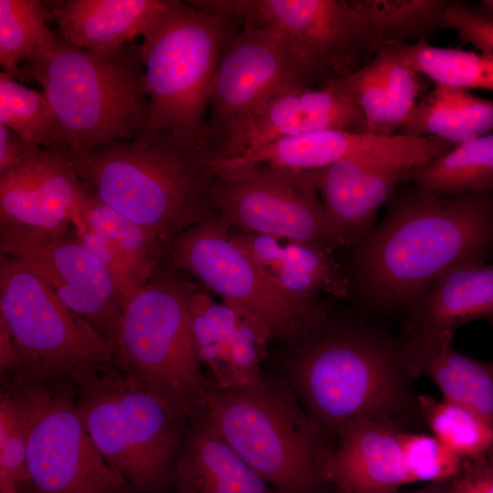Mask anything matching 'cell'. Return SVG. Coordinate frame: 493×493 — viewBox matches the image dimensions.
Wrapping results in <instances>:
<instances>
[{
  "instance_id": "6da1fadb",
  "label": "cell",
  "mask_w": 493,
  "mask_h": 493,
  "mask_svg": "<svg viewBox=\"0 0 493 493\" xmlns=\"http://www.w3.org/2000/svg\"><path fill=\"white\" fill-rule=\"evenodd\" d=\"M276 372L332 444L347 424L394 421L425 427L415 380L398 336L356 320L328 315L302 336L285 342Z\"/></svg>"
},
{
  "instance_id": "7a4b0ae2",
  "label": "cell",
  "mask_w": 493,
  "mask_h": 493,
  "mask_svg": "<svg viewBox=\"0 0 493 493\" xmlns=\"http://www.w3.org/2000/svg\"><path fill=\"white\" fill-rule=\"evenodd\" d=\"M355 258L362 293L378 312L407 309L445 273L493 257V191L436 197L396 188Z\"/></svg>"
},
{
  "instance_id": "3957f363",
  "label": "cell",
  "mask_w": 493,
  "mask_h": 493,
  "mask_svg": "<svg viewBox=\"0 0 493 493\" xmlns=\"http://www.w3.org/2000/svg\"><path fill=\"white\" fill-rule=\"evenodd\" d=\"M68 156L100 201L142 226L167 253L173 240L212 213L218 174L211 146L146 130Z\"/></svg>"
},
{
  "instance_id": "277c9868",
  "label": "cell",
  "mask_w": 493,
  "mask_h": 493,
  "mask_svg": "<svg viewBox=\"0 0 493 493\" xmlns=\"http://www.w3.org/2000/svg\"><path fill=\"white\" fill-rule=\"evenodd\" d=\"M141 46L91 52L54 37L26 59L21 79L37 82L57 121L58 150L81 154L134 139L149 120Z\"/></svg>"
},
{
  "instance_id": "5b68a950",
  "label": "cell",
  "mask_w": 493,
  "mask_h": 493,
  "mask_svg": "<svg viewBox=\"0 0 493 493\" xmlns=\"http://www.w3.org/2000/svg\"><path fill=\"white\" fill-rule=\"evenodd\" d=\"M199 410L264 480L282 493H322L332 449L287 382L263 372L250 383L209 390Z\"/></svg>"
},
{
  "instance_id": "8992f818",
  "label": "cell",
  "mask_w": 493,
  "mask_h": 493,
  "mask_svg": "<svg viewBox=\"0 0 493 493\" xmlns=\"http://www.w3.org/2000/svg\"><path fill=\"white\" fill-rule=\"evenodd\" d=\"M76 412L93 445L134 493H164L190 418L129 378L114 362L70 375Z\"/></svg>"
},
{
  "instance_id": "52a82bcc",
  "label": "cell",
  "mask_w": 493,
  "mask_h": 493,
  "mask_svg": "<svg viewBox=\"0 0 493 493\" xmlns=\"http://www.w3.org/2000/svg\"><path fill=\"white\" fill-rule=\"evenodd\" d=\"M240 23L202 0H173L142 34L148 131L209 146V92L219 59Z\"/></svg>"
},
{
  "instance_id": "ba28073f",
  "label": "cell",
  "mask_w": 493,
  "mask_h": 493,
  "mask_svg": "<svg viewBox=\"0 0 493 493\" xmlns=\"http://www.w3.org/2000/svg\"><path fill=\"white\" fill-rule=\"evenodd\" d=\"M194 291L172 265L160 267L123 305L114 362L142 388L188 418L213 386L193 340Z\"/></svg>"
},
{
  "instance_id": "9c48e42d",
  "label": "cell",
  "mask_w": 493,
  "mask_h": 493,
  "mask_svg": "<svg viewBox=\"0 0 493 493\" xmlns=\"http://www.w3.org/2000/svg\"><path fill=\"white\" fill-rule=\"evenodd\" d=\"M211 213L171 243V265L195 276L225 303L260 326L270 340L291 341L329 313L315 298L291 293L273 281Z\"/></svg>"
},
{
  "instance_id": "30bf717a",
  "label": "cell",
  "mask_w": 493,
  "mask_h": 493,
  "mask_svg": "<svg viewBox=\"0 0 493 493\" xmlns=\"http://www.w3.org/2000/svg\"><path fill=\"white\" fill-rule=\"evenodd\" d=\"M0 318L16 354L15 372L47 380L115 362L114 349L71 312L39 274L5 255L0 257Z\"/></svg>"
},
{
  "instance_id": "8fae6325",
  "label": "cell",
  "mask_w": 493,
  "mask_h": 493,
  "mask_svg": "<svg viewBox=\"0 0 493 493\" xmlns=\"http://www.w3.org/2000/svg\"><path fill=\"white\" fill-rule=\"evenodd\" d=\"M270 32L326 82L368 65L383 47L352 0H204Z\"/></svg>"
},
{
  "instance_id": "7c38bea8",
  "label": "cell",
  "mask_w": 493,
  "mask_h": 493,
  "mask_svg": "<svg viewBox=\"0 0 493 493\" xmlns=\"http://www.w3.org/2000/svg\"><path fill=\"white\" fill-rule=\"evenodd\" d=\"M212 213L244 234L339 246L317 185V172L266 163L218 167L212 186Z\"/></svg>"
},
{
  "instance_id": "4fadbf2b",
  "label": "cell",
  "mask_w": 493,
  "mask_h": 493,
  "mask_svg": "<svg viewBox=\"0 0 493 493\" xmlns=\"http://www.w3.org/2000/svg\"><path fill=\"white\" fill-rule=\"evenodd\" d=\"M31 409L26 493H134L99 453L76 412L71 377L21 373Z\"/></svg>"
},
{
  "instance_id": "5bb4252c",
  "label": "cell",
  "mask_w": 493,
  "mask_h": 493,
  "mask_svg": "<svg viewBox=\"0 0 493 493\" xmlns=\"http://www.w3.org/2000/svg\"><path fill=\"white\" fill-rule=\"evenodd\" d=\"M89 195L67 152L32 144L17 166L0 174V245L68 235Z\"/></svg>"
},
{
  "instance_id": "9a60e30c",
  "label": "cell",
  "mask_w": 493,
  "mask_h": 493,
  "mask_svg": "<svg viewBox=\"0 0 493 493\" xmlns=\"http://www.w3.org/2000/svg\"><path fill=\"white\" fill-rule=\"evenodd\" d=\"M326 83L278 37L240 24L226 46L212 80L205 142L284 89Z\"/></svg>"
},
{
  "instance_id": "2e32d148",
  "label": "cell",
  "mask_w": 493,
  "mask_h": 493,
  "mask_svg": "<svg viewBox=\"0 0 493 493\" xmlns=\"http://www.w3.org/2000/svg\"><path fill=\"white\" fill-rule=\"evenodd\" d=\"M361 109L329 81L280 91L207 139L218 158L239 157L278 139L325 130L362 132Z\"/></svg>"
},
{
  "instance_id": "e0dca14e",
  "label": "cell",
  "mask_w": 493,
  "mask_h": 493,
  "mask_svg": "<svg viewBox=\"0 0 493 493\" xmlns=\"http://www.w3.org/2000/svg\"><path fill=\"white\" fill-rule=\"evenodd\" d=\"M0 250L32 267L71 312L108 342L117 341L123 306L114 281L73 234L46 243L0 245Z\"/></svg>"
},
{
  "instance_id": "ac0fdd59",
  "label": "cell",
  "mask_w": 493,
  "mask_h": 493,
  "mask_svg": "<svg viewBox=\"0 0 493 493\" xmlns=\"http://www.w3.org/2000/svg\"><path fill=\"white\" fill-rule=\"evenodd\" d=\"M455 147L435 137L380 136L348 130H325L278 139L219 166L266 163L310 171L342 160L404 162L414 165L438 158Z\"/></svg>"
},
{
  "instance_id": "d6986e66",
  "label": "cell",
  "mask_w": 493,
  "mask_h": 493,
  "mask_svg": "<svg viewBox=\"0 0 493 493\" xmlns=\"http://www.w3.org/2000/svg\"><path fill=\"white\" fill-rule=\"evenodd\" d=\"M477 320L493 324V263L463 265L441 276L407 309L397 336L404 353L440 349Z\"/></svg>"
},
{
  "instance_id": "ffe728a7",
  "label": "cell",
  "mask_w": 493,
  "mask_h": 493,
  "mask_svg": "<svg viewBox=\"0 0 493 493\" xmlns=\"http://www.w3.org/2000/svg\"><path fill=\"white\" fill-rule=\"evenodd\" d=\"M404 430L394 421L344 425L323 467L327 483L337 493H391L414 483L403 452Z\"/></svg>"
},
{
  "instance_id": "44dd1931",
  "label": "cell",
  "mask_w": 493,
  "mask_h": 493,
  "mask_svg": "<svg viewBox=\"0 0 493 493\" xmlns=\"http://www.w3.org/2000/svg\"><path fill=\"white\" fill-rule=\"evenodd\" d=\"M404 162L342 160L317 169V185L340 245H361L374 230L379 208L408 179Z\"/></svg>"
},
{
  "instance_id": "7402d4cb",
  "label": "cell",
  "mask_w": 493,
  "mask_h": 493,
  "mask_svg": "<svg viewBox=\"0 0 493 493\" xmlns=\"http://www.w3.org/2000/svg\"><path fill=\"white\" fill-rule=\"evenodd\" d=\"M191 324L198 359L210 371L214 386H241L260 372L265 345L270 338L247 316L195 290Z\"/></svg>"
},
{
  "instance_id": "603a6c76",
  "label": "cell",
  "mask_w": 493,
  "mask_h": 493,
  "mask_svg": "<svg viewBox=\"0 0 493 493\" xmlns=\"http://www.w3.org/2000/svg\"><path fill=\"white\" fill-rule=\"evenodd\" d=\"M173 0L42 1L55 32L68 44L108 52L134 42Z\"/></svg>"
},
{
  "instance_id": "cb8c5ba5",
  "label": "cell",
  "mask_w": 493,
  "mask_h": 493,
  "mask_svg": "<svg viewBox=\"0 0 493 493\" xmlns=\"http://www.w3.org/2000/svg\"><path fill=\"white\" fill-rule=\"evenodd\" d=\"M171 486L175 493H282L245 462L199 410L190 416Z\"/></svg>"
},
{
  "instance_id": "d4e9b609",
  "label": "cell",
  "mask_w": 493,
  "mask_h": 493,
  "mask_svg": "<svg viewBox=\"0 0 493 493\" xmlns=\"http://www.w3.org/2000/svg\"><path fill=\"white\" fill-rule=\"evenodd\" d=\"M233 238L273 281L291 293L309 298L318 292L348 295V281L330 248L262 235L241 233Z\"/></svg>"
},
{
  "instance_id": "484cf974",
  "label": "cell",
  "mask_w": 493,
  "mask_h": 493,
  "mask_svg": "<svg viewBox=\"0 0 493 493\" xmlns=\"http://www.w3.org/2000/svg\"><path fill=\"white\" fill-rule=\"evenodd\" d=\"M493 133V100L435 84L394 135L435 137L457 145Z\"/></svg>"
},
{
  "instance_id": "4316f807",
  "label": "cell",
  "mask_w": 493,
  "mask_h": 493,
  "mask_svg": "<svg viewBox=\"0 0 493 493\" xmlns=\"http://www.w3.org/2000/svg\"><path fill=\"white\" fill-rule=\"evenodd\" d=\"M403 356L414 379L430 378L443 399L476 411L493 425V361L474 359L452 345Z\"/></svg>"
},
{
  "instance_id": "83f0119b",
  "label": "cell",
  "mask_w": 493,
  "mask_h": 493,
  "mask_svg": "<svg viewBox=\"0 0 493 493\" xmlns=\"http://www.w3.org/2000/svg\"><path fill=\"white\" fill-rule=\"evenodd\" d=\"M407 181L436 197L493 191V133L456 145L411 168Z\"/></svg>"
},
{
  "instance_id": "f1b7e54d",
  "label": "cell",
  "mask_w": 493,
  "mask_h": 493,
  "mask_svg": "<svg viewBox=\"0 0 493 493\" xmlns=\"http://www.w3.org/2000/svg\"><path fill=\"white\" fill-rule=\"evenodd\" d=\"M81 218L112 247L139 287L153 277L166 252L142 226L103 204L90 191Z\"/></svg>"
},
{
  "instance_id": "f546056e",
  "label": "cell",
  "mask_w": 493,
  "mask_h": 493,
  "mask_svg": "<svg viewBox=\"0 0 493 493\" xmlns=\"http://www.w3.org/2000/svg\"><path fill=\"white\" fill-rule=\"evenodd\" d=\"M383 46L435 84L493 91V59L481 52L435 47L427 40Z\"/></svg>"
},
{
  "instance_id": "4dcf8cb0",
  "label": "cell",
  "mask_w": 493,
  "mask_h": 493,
  "mask_svg": "<svg viewBox=\"0 0 493 493\" xmlns=\"http://www.w3.org/2000/svg\"><path fill=\"white\" fill-rule=\"evenodd\" d=\"M32 419L28 394L19 372L1 376L0 491L24 490Z\"/></svg>"
},
{
  "instance_id": "1f68e13d",
  "label": "cell",
  "mask_w": 493,
  "mask_h": 493,
  "mask_svg": "<svg viewBox=\"0 0 493 493\" xmlns=\"http://www.w3.org/2000/svg\"><path fill=\"white\" fill-rule=\"evenodd\" d=\"M383 45L427 40L451 0H352Z\"/></svg>"
},
{
  "instance_id": "d6a6232c",
  "label": "cell",
  "mask_w": 493,
  "mask_h": 493,
  "mask_svg": "<svg viewBox=\"0 0 493 493\" xmlns=\"http://www.w3.org/2000/svg\"><path fill=\"white\" fill-rule=\"evenodd\" d=\"M425 427L462 460L493 453V425L462 404L419 395Z\"/></svg>"
},
{
  "instance_id": "836d02e7",
  "label": "cell",
  "mask_w": 493,
  "mask_h": 493,
  "mask_svg": "<svg viewBox=\"0 0 493 493\" xmlns=\"http://www.w3.org/2000/svg\"><path fill=\"white\" fill-rule=\"evenodd\" d=\"M38 0H0V65L20 82L24 62L55 36Z\"/></svg>"
},
{
  "instance_id": "e575fe53",
  "label": "cell",
  "mask_w": 493,
  "mask_h": 493,
  "mask_svg": "<svg viewBox=\"0 0 493 493\" xmlns=\"http://www.w3.org/2000/svg\"><path fill=\"white\" fill-rule=\"evenodd\" d=\"M0 123L27 143L58 150L57 121L42 90L30 89L3 71L0 73Z\"/></svg>"
},
{
  "instance_id": "d590c367",
  "label": "cell",
  "mask_w": 493,
  "mask_h": 493,
  "mask_svg": "<svg viewBox=\"0 0 493 493\" xmlns=\"http://www.w3.org/2000/svg\"><path fill=\"white\" fill-rule=\"evenodd\" d=\"M339 92L362 111V132L386 136L385 93L379 53L364 68L342 79L330 80Z\"/></svg>"
},
{
  "instance_id": "8d00e7d4",
  "label": "cell",
  "mask_w": 493,
  "mask_h": 493,
  "mask_svg": "<svg viewBox=\"0 0 493 493\" xmlns=\"http://www.w3.org/2000/svg\"><path fill=\"white\" fill-rule=\"evenodd\" d=\"M379 56L385 93V133L393 136L405 124L417 103L419 73L385 46Z\"/></svg>"
},
{
  "instance_id": "74e56055",
  "label": "cell",
  "mask_w": 493,
  "mask_h": 493,
  "mask_svg": "<svg viewBox=\"0 0 493 493\" xmlns=\"http://www.w3.org/2000/svg\"><path fill=\"white\" fill-rule=\"evenodd\" d=\"M401 440L414 482L448 480L460 470L463 460L433 435L404 430Z\"/></svg>"
},
{
  "instance_id": "f35d334b",
  "label": "cell",
  "mask_w": 493,
  "mask_h": 493,
  "mask_svg": "<svg viewBox=\"0 0 493 493\" xmlns=\"http://www.w3.org/2000/svg\"><path fill=\"white\" fill-rule=\"evenodd\" d=\"M450 28L459 38L493 59V14L474 11L461 1H452L442 17V29Z\"/></svg>"
},
{
  "instance_id": "ab89813d",
  "label": "cell",
  "mask_w": 493,
  "mask_h": 493,
  "mask_svg": "<svg viewBox=\"0 0 493 493\" xmlns=\"http://www.w3.org/2000/svg\"><path fill=\"white\" fill-rule=\"evenodd\" d=\"M71 231L80 245L97 258L110 274L123 306L139 288L126 265L107 241L91 229L82 218L74 224Z\"/></svg>"
},
{
  "instance_id": "60d3db41",
  "label": "cell",
  "mask_w": 493,
  "mask_h": 493,
  "mask_svg": "<svg viewBox=\"0 0 493 493\" xmlns=\"http://www.w3.org/2000/svg\"><path fill=\"white\" fill-rule=\"evenodd\" d=\"M451 493H493V454L464 459Z\"/></svg>"
},
{
  "instance_id": "b9f144b4",
  "label": "cell",
  "mask_w": 493,
  "mask_h": 493,
  "mask_svg": "<svg viewBox=\"0 0 493 493\" xmlns=\"http://www.w3.org/2000/svg\"><path fill=\"white\" fill-rule=\"evenodd\" d=\"M31 145L0 123V174L17 166L26 156Z\"/></svg>"
},
{
  "instance_id": "7bdbcfd3",
  "label": "cell",
  "mask_w": 493,
  "mask_h": 493,
  "mask_svg": "<svg viewBox=\"0 0 493 493\" xmlns=\"http://www.w3.org/2000/svg\"><path fill=\"white\" fill-rule=\"evenodd\" d=\"M452 478L441 482L428 483L427 485L413 490H395L391 493H451Z\"/></svg>"
},
{
  "instance_id": "ee69618b",
  "label": "cell",
  "mask_w": 493,
  "mask_h": 493,
  "mask_svg": "<svg viewBox=\"0 0 493 493\" xmlns=\"http://www.w3.org/2000/svg\"><path fill=\"white\" fill-rule=\"evenodd\" d=\"M480 6L483 7V11L481 13L493 14V0L481 1Z\"/></svg>"
},
{
  "instance_id": "f6af8a7d",
  "label": "cell",
  "mask_w": 493,
  "mask_h": 493,
  "mask_svg": "<svg viewBox=\"0 0 493 493\" xmlns=\"http://www.w3.org/2000/svg\"><path fill=\"white\" fill-rule=\"evenodd\" d=\"M322 493H337V492L330 486H329L328 488Z\"/></svg>"
},
{
  "instance_id": "bcb514c9",
  "label": "cell",
  "mask_w": 493,
  "mask_h": 493,
  "mask_svg": "<svg viewBox=\"0 0 493 493\" xmlns=\"http://www.w3.org/2000/svg\"><path fill=\"white\" fill-rule=\"evenodd\" d=\"M0 493H26L23 490L0 491Z\"/></svg>"
}]
</instances>
